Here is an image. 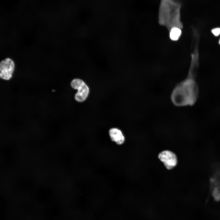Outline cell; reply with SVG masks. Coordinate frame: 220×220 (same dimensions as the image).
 I'll return each mask as SVG.
<instances>
[{
	"mask_svg": "<svg viewBox=\"0 0 220 220\" xmlns=\"http://www.w3.org/2000/svg\"><path fill=\"white\" fill-rule=\"evenodd\" d=\"M71 84L73 88L78 90L75 96L76 100L79 102L84 101L87 97L89 91L87 85L82 80L78 79L73 80Z\"/></svg>",
	"mask_w": 220,
	"mask_h": 220,
	"instance_id": "8992f818",
	"label": "cell"
},
{
	"mask_svg": "<svg viewBox=\"0 0 220 220\" xmlns=\"http://www.w3.org/2000/svg\"><path fill=\"white\" fill-rule=\"evenodd\" d=\"M199 93L198 86L195 79L187 77L174 88L170 95L171 101L178 107L192 105L197 101Z\"/></svg>",
	"mask_w": 220,
	"mask_h": 220,
	"instance_id": "6da1fadb",
	"label": "cell"
},
{
	"mask_svg": "<svg viewBox=\"0 0 220 220\" xmlns=\"http://www.w3.org/2000/svg\"><path fill=\"white\" fill-rule=\"evenodd\" d=\"M193 33L194 41V42L193 50L191 54L190 65L187 77L195 79L199 67V53L198 46L199 36L198 32L194 29Z\"/></svg>",
	"mask_w": 220,
	"mask_h": 220,
	"instance_id": "277c9868",
	"label": "cell"
},
{
	"mask_svg": "<svg viewBox=\"0 0 220 220\" xmlns=\"http://www.w3.org/2000/svg\"><path fill=\"white\" fill-rule=\"evenodd\" d=\"M182 33L181 29L177 27L173 28L169 31V38L172 41H177L180 37Z\"/></svg>",
	"mask_w": 220,
	"mask_h": 220,
	"instance_id": "9c48e42d",
	"label": "cell"
},
{
	"mask_svg": "<svg viewBox=\"0 0 220 220\" xmlns=\"http://www.w3.org/2000/svg\"><path fill=\"white\" fill-rule=\"evenodd\" d=\"M181 4L175 0H161L159 12L158 22L169 31L172 28H183L181 20Z\"/></svg>",
	"mask_w": 220,
	"mask_h": 220,
	"instance_id": "7a4b0ae2",
	"label": "cell"
},
{
	"mask_svg": "<svg viewBox=\"0 0 220 220\" xmlns=\"http://www.w3.org/2000/svg\"><path fill=\"white\" fill-rule=\"evenodd\" d=\"M213 34L215 36H218L220 34V28H216L211 30Z\"/></svg>",
	"mask_w": 220,
	"mask_h": 220,
	"instance_id": "30bf717a",
	"label": "cell"
},
{
	"mask_svg": "<svg viewBox=\"0 0 220 220\" xmlns=\"http://www.w3.org/2000/svg\"><path fill=\"white\" fill-rule=\"evenodd\" d=\"M109 134L112 140L117 144L121 145L124 142V137L119 130L116 128L111 129L109 131Z\"/></svg>",
	"mask_w": 220,
	"mask_h": 220,
	"instance_id": "ba28073f",
	"label": "cell"
},
{
	"mask_svg": "<svg viewBox=\"0 0 220 220\" xmlns=\"http://www.w3.org/2000/svg\"><path fill=\"white\" fill-rule=\"evenodd\" d=\"M15 63L10 57H6L0 61V78L9 80L13 77L15 71Z\"/></svg>",
	"mask_w": 220,
	"mask_h": 220,
	"instance_id": "5b68a950",
	"label": "cell"
},
{
	"mask_svg": "<svg viewBox=\"0 0 220 220\" xmlns=\"http://www.w3.org/2000/svg\"><path fill=\"white\" fill-rule=\"evenodd\" d=\"M158 157L168 170L173 169L177 164V156L174 153L170 151L165 150L162 151L159 153Z\"/></svg>",
	"mask_w": 220,
	"mask_h": 220,
	"instance_id": "52a82bcc",
	"label": "cell"
},
{
	"mask_svg": "<svg viewBox=\"0 0 220 220\" xmlns=\"http://www.w3.org/2000/svg\"><path fill=\"white\" fill-rule=\"evenodd\" d=\"M219 44H220V39L219 40Z\"/></svg>",
	"mask_w": 220,
	"mask_h": 220,
	"instance_id": "8fae6325",
	"label": "cell"
},
{
	"mask_svg": "<svg viewBox=\"0 0 220 220\" xmlns=\"http://www.w3.org/2000/svg\"><path fill=\"white\" fill-rule=\"evenodd\" d=\"M208 186L213 200L220 201V165H215L211 169Z\"/></svg>",
	"mask_w": 220,
	"mask_h": 220,
	"instance_id": "3957f363",
	"label": "cell"
}]
</instances>
